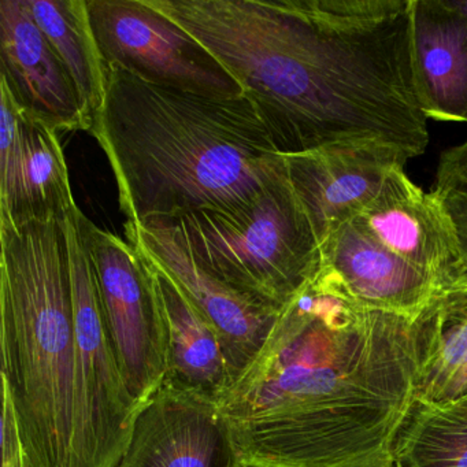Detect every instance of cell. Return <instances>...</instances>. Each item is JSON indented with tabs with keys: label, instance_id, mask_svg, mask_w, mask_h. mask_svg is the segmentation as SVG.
I'll list each match as a JSON object with an SVG mask.
<instances>
[{
	"label": "cell",
	"instance_id": "277c9868",
	"mask_svg": "<svg viewBox=\"0 0 467 467\" xmlns=\"http://www.w3.org/2000/svg\"><path fill=\"white\" fill-rule=\"evenodd\" d=\"M2 385L32 467H70L76 335L64 221L0 231Z\"/></svg>",
	"mask_w": 467,
	"mask_h": 467
},
{
	"label": "cell",
	"instance_id": "44dd1931",
	"mask_svg": "<svg viewBox=\"0 0 467 467\" xmlns=\"http://www.w3.org/2000/svg\"><path fill=\"white\" fill-rule=\"evenodd\" d=\"M451 190H467V140L445 150L440 157L433 191Z\"/></svg>",
	"mask_w": 467,
	"mask_h": 467
},
{
	"label": "cell",
	"instance_id": "ffe728a7",
	"mask_svg": "<svg viewBox=\"0 0 467 467\" xmlns=\"http://www.w3.org/2000/svg\"><path fill=\"white\" fill-rule=\"evenodd\" d=\"M398 467H467V395L415 403L393 452Z\"/></svg>",
	"mask_w": 467,
	"mask_h": 467
},
{
	"label": "cell",
	"instance_id": "d4e9b609",
	"mask_svg": "<svg viewBox=\"0 0 467 467\" xmlns=\"http://www.w3.org/2000/svg\"><path fill=\"white\" fill-rule=\"evenodd\" d=\"M455 5L461 12L467 16V0H455Z\"/></svg>",
	"mask_w": 467,
	"mask_h": 467
},
{
	"label": "cell",
	"instance_id": "4fadbf2b",
	"mask_svg": "<svg viewBox=\"0 0 467 467\" xmlns=\"http://www.w3.org/2000/svg\"><path fill=\"white\" fill-rule=\"evenodd\" d=\"M117 467H243L218 403L162 384L141 407Z\"/></svg>",
	"mask_w": 467,
	"mask_h": 467
},
{
	"label": "cell",
	"instance_id": "7c38bea8",
	"mask_svg": "<svg viewBox=\"0 0 467 467\" xmlns=\"http://www.w3.org/2000/svg\"><path fill=\"white\" fill-rule=\"evenodd\" d=\"M286 174L319 247L359 217L379 195L390 171L409 157L379 141L330 144L284 155Z\"/></svg>",
	"mask_w": 467,
	"mask_h": 467
},
{
	"label": "cell",
	"instance_id": "7a4b0ae2",
	"mask_svg": "<svg viewBox=\"0 0 467 467\" xmlns=\"http://www.w3.org/2000/svg\"><path fill=\"white\" fill-rule=\"evenodd\" d=\"M420 355V319L363 308L321 262L218 401L240 463L389 466Z\"/></svg>",
	"mask_w": 467,
	"mask_h": 467
},
{
	"label": "cell",
	"instance_id": "30bf717a",
	"mask_svg": "<svg viewBox=\"0 0 467 467\" xmlns=\"http://www.w3.org/2000/svg\"><path fill=\"white\" fill-rule=\"evenodd\" d=\"M0 231L64 221L78 204L58 132L26 114L0 84Z\"/></svg>",
	"mask_w": 467,
	"mask_h": 467
},
{
	"label": "cell",
	"instance_id": "52a82bcc",
	"mask_svg": "<svg viewBox=\"0 0 467 467\" xmlns=\"http://www.w3.org/2000/svg\"><path fill=\"white\" fill-rule=\"evenodd\" d=\"M106 67L146 83L214 98L244 95L234 76L182 26L146 0H87Z\"/></svg>",
	"mask_w": 467,
	"mask_h": 467
},
{
	"label": "cell",
	"instance_id": "5bb4252c",
	"mask_svg": "<svg viewBox=\"0 0 467 467\" xmlns=\"http://www.w3.org/2000/svg\"><path fill=\"white\" fill-rule=\"evenodd\" d=\"M0 84L18 108L51 130L88 132L75 81L26 0L0 2Z\"/></svg>",
	"mask_w": 467,
	"mask_h": 467
},
{
	"label": "cell",
	"instance_id": "6da1fadb",
	"mask_svg": "<svg viewBox=\"0 0 467 467\" xmlns=\"http://www.w3.org/2000/svg\"><path fill=\"white\" fill-rule=\"evenodd\" d=\"M163 13L234 76L281 154L352 141L425 154L411 0H169Z\"/></svg>",
	"mask_w": 467,
	"mask_h": 467
},
{
	"label": "cell",
	"instance_id": "8992f818",
	"mask_svg": "<svg viewBox=\"0 0 467 467\" xmlns=\"http://www.w3.org/2000/svg\"><path fill=\"white\" fill-rule=\"evenodd\" d=\"M78 206L64 218L75 314V428L70 467H117L141 407L125 385Z\"/></svg>",
	"mask_w": 467,
	"mask_h": 467
},
{
	"label": "cell",
	"instance_id": "7402d4cb",
	"mask_svg": "<svg viewBox=\"0 0 467 467\" xmlns=\"http://www.w3.org/2000/svg\"><path fill=\"white\" fill-rule=\"evenodd\" d=\"M2 467L15 463L26 452L23 439H21L20 425L12 396L6 387L2 385Z\"/></svg>",
	"mask_w": 467,
	"mask_h": 467
},
{
	"label": "cell",
	"instance_id": "603a6c76",
	"mask_svg": "<svg viewBox=\"0 0 467 467\" xmlns=\"http://www.w3.org/2000/svg\"><path fill=\"white\" fill-rule=\"evenodd\" d=\"M439 195L450 214L459 244L467 261V190H451Z\"/></svg>",
	"mask_w": 467,
	"mask_h": 467
},
{
	"label": "cell",
	"instance_id": "2e32d148",
	"mask_svg": "<svg viewBox=\"0 0 467 467\" xmlns=\"http://www.w3.org/2000/svg\"><path fill=\"white\" fill-rule=\"evenodd\" d=\"M411 59L426 119L467 124V16L455 0H411Z\"/></svg>",
	"mask_w": 467,
	"mask_h": 467
},
{
	"label": "cell",
	"instance_id": "5b68a950",
	"mask_svg": "<svg viewBox=\"0 0 467 467\" xmlns=\"http://www.w3.org/2000/svg\"><path fill=\"white\" fill-rule=\"evenodd\" d=\"M171 221L204 269L278 307L321 267V247L286 171L240 209L191 213Z\"/></svg>",
	"mask_w": 467,
	"mask_h": 467
},
{
	"label": "cell",
	"instance_id": "cb8c5ba5",
	"mask_svg": "<svg viewBox=\"0 0 467 467\" xmlns=\"http://www.w3.org/2000/svg\"><path fill=\"white\" fill-rule=\"evenodd\" d=\"M7 467H32L31 462H29L28 456H26V453H24L23 456H20V458L17 459V461L15 462V463L10 464V466Z\"/></svg>",
	"mask_w": 467,
	"mask_h": 467
},
{
	"label": "cell",
	"instance_id": "ac0fdd59",
	"mask_svg": "<svg viewBox=\"0 0 467 467\" xmlns=\"http://www.w3.org/2000/svg\"><path fill=\"white\" fill-rule=\"evenodd\" d=\"M415 403L442 404L467 395V286L440 297L420 318Z\"/></svg>",
	"mask_w": 467,
	"mask_h": 467
},
{
	"label": "cell",
	"instance_id": "9c48e42d",
	"mask_svg": "<svg viewBox=\"0 0 467 467\" xmlns=\"http://www.w3.org/2000/svg\"><path fill=\"white\" fill-rule=\"evenodd\" d=\"M124 226L128 243L161 267L214 327L236 381L258 357L283 307L244 294L204 269L173 221Z\"/></svg>",
	"mask_w": 467,
	"mask_h": 467
},
{
	"label": "cell",
	"instance_id": "ba28073f",
	"mask_svg": "<svg viewBox=\"0 0 467 467\" xmlns=\"http://www.w3.org/2000/svg\"><path fill=\"white\" fill-rule=\"evenodd\" d=\"M100 306L125 385L143 407L166 374L165 325L146 258L81 217Z\"/></svg>",
	"mask_w": 467,
	"mask_h": 467
},
{
	"label": "cell",
	"instance_id": "d6986e66",
	"mask_svg": "<svg viewBox=\"0 0 467 467\" xmlns=\"http://www.w3.org/2000/svg\"><path fill=\"white\" fill-rule=\"evenodd\" d=\"M36 21L69 70L91 130L108 88V67L92 31L87 0H26Z\"/></svg>",
	"mask_w": 467,
	"mask_h": 467
},
{
	"label": "cell",
	"instance_id": "e0dca14e",
	"mask_svg": "<svg viewBox=\"0 0 467 467\" xmlns=\"http://www.w3.org/2000/svg\"><path fill=\"white\" fill-rule=\"evenodd\" d=\"M140 254L149 264L165 325L166 374L162 384L218 403L234 384V376L217 332L177 284Z\"/></svg>",
	"mask_w": 467,
	"mask_h": 467
},
{
	"label": "cell",
	"instance_id": "3957f363",
	"mask_svg": "<svg viewBox=\"0 0 467 467\" xmlns=\"http://www.w3.org/2000/svg\"><path fill=\"white\" fill-rule=\"evenodd\" d=\"M88 133L113 169L125 225L234 212L286 171L247 95L204 97L114 67Z\"/></svg>",
	"mask_w": 467,
	"mask_h": 467
},
{
	"label": "cell",
	"instance_id": "8fae6325",
	"mask_svg": "<svg viewBox=\"0 0 467 467\" xmlns=\"http://www.w3.org/2000/svg\"><path fill=\"white\" fill-rule=\"evenodd\" d=\"M354 221L445 294L467 286V261L441 196L418 187L404 168L390 171L379 195Z\"/></svg>",
	"mask_w": 467,
	"mask_h": 467
},
{
	"label": "cell",
	"instance_id": "9a60e30c",
	"mask_svg": "<svg viewBox=\"0 0 467 467\" xmlns=\"http://www.w3.org/2000/svg\"><path fill=\"white\" fill-rule=\"evenodd\" d=\"M322 265L340 278L349 296L368 310L418 321L442 292L431 278L382 247L355 221L321 247Z\"/></svg>",
	"mask_w": 467,
	"mask_h": 467
}]
</instances>
